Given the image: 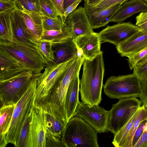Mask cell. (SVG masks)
Returning <instances> with one entry per match:
<instances>
[{"mask_svg": "<svg viewBox=\"0 0 147 147\" xmlns=\"http://www.w3.org/2000/svg\"><path fill=\"white\" fill-rule=\"evenodd\" d=\"M83 65L79 89L81 100L90 106L98 105L102 100L105 73L102 52L92 60L85 59Z\"/></svg>", "mask_w": 147, "mask_h": 147, "instance_id": "cell-1", "label": "cell"}, {"mask_svg": "<svg viewBox=\"0 0 147 147\" xmlns=\"http://www.w3.org/2000/svg\"><path fill=\"white\" fill-rule=\"evenodd\" d=\"M38 77H34L25 92L16 105L9 130L0 147L9 143L15 146L25 120L32 113L35 103Z\"/></svg>", "mask_w": 147, "mask_h": 147, "instance_id": "cell-2", "label": "cell"}, {"mask_svg": "<svg viewBox=\"0 0 147 147\" xmlns=\"http://www.w3.org/2000/svg\"><path fill=\"white\" fill-rule=\"evenodd\" d=\"M97 133L82 118L75 116L68 121L61 140L65 147H99Z\"/></svg>", "mask_w": 147, "mask_h": 147, "instance_id": "cell-3", "label": "cell"}, {"mask_svg": "<svg viewBox=\"0 0 147 147\" xmlns=\"http://www.w3.org/2000/svg\"><path fill=\"white\" fill-rule=\"evenodd\" d=\"M0 46L18 60L37 76L46 65L36 47L23 43L14 38L13 42L0 40Z\"/></svg>", "mask_w": 147, "mask_h": 147, "instance_id": "cell-4", "label": "cell"}, {"mask_svg": "<svg viewBox=\"0 0 147 147\" xmlns=\"http://www.w3.org/2000/svg\"><path fill=\"white\" fill-rule=\"evenodd\" d=\"M103 87L105 94L112 99L140 98L142 93L140 80L134 73L111 76L107 79Z\"/></svg>", "mask_w": 147, "mask_h": 147, "instance_id": "cell-5", "label": "cell"}, {"mask_svg": "<svg viewBox=\"0 0 147 147\" xmlns=\"http://www.w3.org/2000/svg\"><path fill=\"white\" fill-rule=\"evenodd\" d=\"M85 60L84 57L78 56L71 60L54 86L48 100L55 105L65 117V103L69 86Z\"/></svg>", "mask_w": 147, "mask_h": 147, "instance_id": "cell-6", "label": "cell"}, {"mask_svg": "<svg viewBox=\"0 0 147 147\" xmlns=\"http://www.w3.org/2000/svg\"><path fill=\"white\" fill-rule=\"evenodd\" d=\"M34 77L37 76L32 71L26 70L0 80V99L2 105L17 104Z\"/></svg>", "mask_w": 147, "mask_h": 147, "instance_id": "cell-7", "label": "cell"}, {"mask_svg": "<svg viewBox=\"0 0 147 147\" xmlns=\"http://www.w3.org/2000/svg\"><path fill=\"white\" fill-rule=\"evenodd\" d=\"M142 103L136 97L119 99L109 110L108 131L116 134L129 120Z\"/></svg>", "mask_w": 147, "mask_h": 147, "instance_id": "cell-8", "label": "cell"}, {"mask_svg": "<svg viewBox=\"0 0 147 147\" xmlns=\"http://www.w3.org/2000/svg\"><path fill=\"white\" fill-rule=\"evenodd\" d=\"M71 60L59 64L51 63L45 67L43 72L37 77L35 104L49 99L54 86Z\"/></svg>", "mask_w": 147, "mask_h": 147, "instance_id": "cell-9", "label": "cell"}, {"mask_svg": "<svg viewBox=\"0 0 147 147\" xmlns=\"http://www.w3.org/2000/svg\"><path fill=\"white\" fill-rule=\"evenodd\" d=\"M46 117L41 104H35L31 115L26 147H46Z\"/></svg>", "mask_w": 147, "mask_h": 147, "instance_id": "cell-10", "label": "cell"}, {"mask_svg": "<svg viewBox=\"0 0 147 147\" xmlns=\"http://www.w3.org/2000/svg\"><path fill=\"white\" fill-rule=\"evenodd\" d=\"M75 116L80 117L91 126L97 133L107 132L109 111L98 105L90 106L80 102Z\"/></svg>", "mask_w": 147, "mask_h": 147, "instance_id": "cell-11", "label": "cell"}, {"mask_svg": "<svg viewBox=\"0 0 147 147\" xmlns=\"http://www.w3.org/2000/svg\"><path fill=\"white\" fill-rule=\"evenodd\" d=\"M140 30L137 26L129 22L119 23L108 26L98 34L101 41L113 44L117 47Z\"/></svg>", "mask_w": 147, "mask_h": 147, "instance_id": "cell-12", "label": "cell"}, {"mask_svg": "<svg viewBox=\"0 0 147 147\" xmlns=\"http://www.w3.org/2000/svg\"><path fill=\"white\" fill-rule=\"evenodd\" d=\"M46 117L47 133L61 139L68 123L55 105L47 100L40 104Z\"/></svg>", "mask_w": 147, "mask_h": 147, "instance_id": "cell-13", "label": "cell"}, {"mask_svg": "<svg viewBox=\"0 0 147 147\" xmlns=\"http://www.w3.org/2000/svg\"><path fill=\"white\" fill-rule=\"evenodd\" d=\"M65 23L74 40L79 36L94 32L84 7L80 6L71 12Z\"/></svg>", "mask_w": 147, "mask_h": 147, "instance_id": "cell-14", "label": "cell"}, {"mask_svg": "<svg viewBox=\"0 0 147 147\" xmlns=\"http://www.w3.org/2000/svg\"><path fill=\"white\" fill-rule=\"evenodd\" d=\"M74 40L79 55L85 59L92 60L102 51L100 50L102 41L98 33L94 32L81 36Z\"/></svg>", "mask_w": 147, "mask_h": 147, "instance_id": "cell-15", "label": "cell"}, {"mask_svg": "<svg viewBox=\"0 0 147 147\" xmlns=\"http://www.w3.org/2000/svg\"><path fill=\"white\" fill-rule=\"evenodd\" d=\"M11 21L14 38L23 43L36 48L39 40H36L32 37L20 11L17 6L12 11Z\"/></svg>", "mask_w": 147, "mask_h": 147, "instance_id": "cell-16", "label": "cell"}, {"mask_svg": "<svg viewBox=\"0 0 147 147\" xmlns=\"http://www.w3.org/2000/svg\"><path fill=\"white\" fill-rule=\"evenodd\" d=\"M0 68V80L9 78L27 70L18 60L1 46Z\"/></svg>", "mask_w": 147, "mask_h": 147, "instance_id": "cell-17", "label": "cell"}, {"mask_svg": "<svg viewBox=\"0 0 147 147\" xmlns=\"http://www.w3.org/2000/svg\"><path fill=\"white\" fill-rule=\"evenodd\" d=\"M147 47V32L140 30L116 47V49L121 57H128Z\"/></svg>", "mask_w": 147, "mask_h": 147, "instance_id": "cell-18", "label": "cell"}, {"mask_svg": "<svg viewBox=\"0 0 147 147\" xmlns=\"http://www.w3.org/2000/svg\"><path fill=\"white\" fill-rule=\"evenodd\" d=\"M53 48L54 54V64L64 63L80 56L78 49L72 37L53 44Z\"/></svg>", "mask_w": 147, "mask_h": 147, "instance_id": "cell-19", "label": "cell"}, {"mask_svg": "<svg viewBox=\"0 0 147 147\" xmlns=\"http://www.w3.org/2000/svg\"><path fill=\"white\" fill-rule=\"evenodd\" d=\"M121 4L113 5L106 9L96 10L92 7H84L92 29L107 25L120 8Z\"/></svg>", "mask_w": 147, "mask_h": 147, "instance_id": "cell-20", "label": "cell"}, {"mask_svg": "<svg viewBox=\"0 0 147 147\" xmlns=\"http://www.w3.org/2000/svg\"><path fill=\"white\" fill-rule=\"evenodd\" d=\"M78 72L73 78L69 86L65 103V115L66 120H69L76 115V111L80 102L78 95L80 80Z\"/></svg>", "mask_w": 147, "mask_h": 147, "instance_id": "cell-21", "label": "cell"}, {"mask_svg": "<svg viewBox=\"0 0 147 147\" xmlns=\"http://www.w3.org/2000/svg\"><path fill=\"white\" fill-rule=\"evenodd\" d=\"M147 11V3L143 0L126 1L111 18L110 22L120 23L135 14Z\"/></svg>", "mask_w": 147, "mask_h": 147, "instance_id": "cell-22", "label": "cell"}, {"mask_svg": "<svg viewBox=\"0 0 147 147\" xmlns=\"http://www.w3.org/2000/svg\"><path fill=\"white\" fill-rule=\"evenodd\" d=\"M19 10L32 37L40 40L44 31L42 15L37 12Z\"/></svg>", "mask_w": 147, "mask_h": 147, "instance_id": "cell-23", "label": "cell"}, {"mask_svg": "<svg viewBox=\"0 0 147 147\" xmlns=\"http://www.w3.org/2000/svg\"><path fill=\"white\" fill-rule=\"evenodd\" d=\"M17 104L2 105L0 109V145L9 128L15 108Z\"/></svg>", "mask_w": 147, "mask_h": 147, "instance_id": "cell-24", "label": "cell"}, {"mask_svg": "<svg viewBox=\"0 0 147 147\" xmlns=\"http://www.w3.org/2000/svg\"><path fill=\"white\" fill-rule=\"evenodd\" d=\"M12 10L0 13V40L13 42L14 37L11 21Z\"/></svg>", "mask_w": 147, "mask_h": 147, "instance_id": "cell-25", "label": "cell"}, {"mask_svg": "<svg viewBox=\"0 0 147 147\" xmlns=\"http://www.w3.org/2000/svg\"><path fill=\"white\" fill-rule=\"evenodd\" d=\"M142 109V106L139 108L128 122L115 135L112 142L116 147H123L128 136L131 129L134 123Z\"/></svg>", "mask_w": 147, "mask_h": 147, "instance_id": "cell-26", "label": "cell"}, {"mask_svg": "<svg viewBox=\"0 0 147 147\" xmlns=\"http://www.w3.org/2000/svg\"><path fill=\"white\" fill-rule=\"evenodd\" d=\"M71 37V34L66 26L61 31L44 30L40 39L49 41L53 44L63 41Z\"/></svg>", "mask_w": 147, "mask_h": 147, "instance_id": "cell-27", "label": "cell"}, {"mask_svg": "<svg viewBox=\"0 0 147 147\" xmlns=\"http://www.w3.org/2000/svg\"><path fill=\"white\" fill-rule=\"evenodd\" d=\"M36 48L43 59L46 66L53 63L54 54L52 43L49 41L40 39Z\"/></svg>", "mask_w": 147, "mask_h": 147, "instance_id": "cell-28", "label": "cell"}, {"mask_svg": "<svg viewBox=\"0 0 147 147\" xmlns=\"http://www.w3.org/2000/svg\"><path fill=\"white\" fill-rule=\"evenodd\" d=\"M38 8L42 15L54 18L59 16L51 0H36Z\"/></svg>", "mask_w": 147, "mask_h": 147, "instance_id": "cell-29", "label": "cell"}, {"mask_svg": "<svg viewBox=\"0 0 147 147\" xmlns=\"http://www.w3.org/2000/svg\"><path fill=\"white\" fill-rule=\"evenodd\" d=\"M42 25L44 30H62L66 26L61 17L58 16L52 18L42 15Z\"/></svg>", "mask_w": 147, "mask_h": 147, "instance_id": "cell-30", "label": "cell"}, {"mask_svg": "<svg viewBox=\"0 0 147 147\" xmlns=\"http://www.w3.org/2000/svg\"><path fill=\"white\" fill-rule=\"evenodd\" d=\"M141 111L135 120L123 147H132V139L134 133L141 122L147 118V105L143 104Z\"/></svg>", "mask_w": 147, "mask_h": 147, "instance_id": "cell-31", "label": "cell"}, {"mask_svg": "<svg viewBox=\"0 0 147 147\" xmlns=\"http://www.w3.org/2000/svg\"><path fill=\"white\" fill-rule=\"evenodd\" d=\"M31 114L27 118L22 125L16 144L14 146L16 147H26Z\"/></svg>", "mask_w": 147, "mask_h": 147, "instance_id": "cell-32", "label": "cell"}, {"mask_svg": "<svg viewBox=\"0 0 147 147\" xmlns=\"http://www.w3.org/2000/svg\"><path fill=\"white\" fill-rule=\"evenodd\" d=\"M127 59L131 70L136 65L142 64L147 60V47Z\"/></svg>", "mask_w": 147, "mask_h": 147, "instance_id": "cell-33", "label": "cell"}, {"mask_svg": "<svg viewBox=\"0 0 147 147\" xmlns=\"http://www.w3.org/2000/svg\"><path fill=\"white\" fill-rule=\"evenodd\" d=\"M16 2L17 7L20 10L36 12L41 14L37 6L36 0H17Z\"/></svg>", "mask_w": 147, "mask_h": 147, "instance_id": "cell-34", "label": "cell"}, {"mask_svg": "<svg viewBox=\"0 0 147 147\" xmlns=\"http://www.w3.org/2000/svg\"><path fill=\"white\" fill-rule=\"evenodd\" d=\"M133 69V73L140 80L147 78V60L142 64L135 66Z\"/></svg>", "mask_w": 147, "mask_h": 147, "instance_id": "cell-35", "label": "cell"}, {"mask_svg": "<svg viewBox=\"0 0 147 147\" xmlns=\"http://www.w3.org/2000/svg\"><path fill=\"white\" fill-rule=\"evenodd\" d=\"M127 0H103L97 5L94 7H90L96 10L107 9L115 4H122Z\"/></svg>", "mask_w": 147, "mask_h": 147, "instance_id": "cell-36", "label": "cell"}, {"mask_svg": "<svg viewBox=\"0 0 147 147\" xmlns=\"http://www.w3.org/2000/svg\"><path fill=\"white\" fill-rule=\"evenodd\" d=\"M136 25L140 30L147 32V11L141 12L136 17Z\"/></svg>", "mask_w": 147, "mask_h": 147, "instance_id": "cell-37", "label": "cell"}, {"mask_svg": "<svg viewBox=\"0 0 147 147\" xmlns=\"http://www.w3.org/2000/svg\"><path fill=\"white\" fill-rule=\"evenodd\" d=\"M65 147L61 139L47 133L46 140V147Z\"/></svg>", "mask_w": 147, "mask_h": 147, "instance_id": "cell-38", "label": "cell"}, {"mask_svg": "<svg viewBox=\"0 0 147 147\" xmlns=\"http://www.w3.org/2000/svg\"><path fill=\"white\" fill-rule=\"evenodd\" d=\"M147 123V118L143 120L140 124L134 135L132 141V147H134L142 136Z\"/></svg>", "mask_w": 147, "mask_h": 147, "instance_id": "cell-39", "label": "cell"}, {"mask_svg": "<svg viewBox=\"0 0 147 147\" xmlns=\"http://www.w3.org/2000/svg\"><path fill=\"white\" fill-rule=\"evenodd\" d=\"M16 7V2L14 0H0V13L12 10Z\"/></svg>", "mask_w": 147, "mask_h": 147, "instance_id": "cell-40", "label": "cell"}, {"mask_svg": "<svg viewBox=\"0 0 147 147\" xmlns=\"http://www.w3.org/2000/svg\"><path fill=\"white\" fill-rule=\"evenodd\" d=\"M82 0H78L69 5L65 11L61 19L63 22L65 23L68 16L73 11L75 10L79 3Z\"/></svg>", "mask_w": 147, "mask_h": 147, "instance_id": "cell-41", "label": "cell"}, {"mask_svg": "<svg viewBox=\"0 0 147 147\" xmlns=\"http://www.w3.org/2000/svg\"><path fill=\"white\" fill-rule=\"evenodd\" d=\"M134 147H147V123L142 134Z\"/></svg>", "mask_w": 147, "mask_h": 147, "instance_id": "cell-42", "label": "cell"}, {"mask_svg": "<svg viewBox=\"0 0 147 147\" xmlns=\"http://www.w3.org/2000/svg\"><path fill=\"white\" fill-rule=\"evenodd\" d=\"M142 90V95L139 98L143 104L147 105V78L140 80Z\"/></svg>", "mask_w": 147, "mask_h": 147, "instance_id": "cell-43", "label": "cell"}, {"mask_svg": "<svg viewBox=\"0 0 147 147\" xmlns=\"http://www.w3.org/2000/svg\"><path fill=\"white\" fill-rule=\"evenodd\" d=\"M58 13L59 16L62 19L65 12L63 7L64 0H51Z\"/></svg>", "mask_w": 147, "mask_h": 147, "instance_id": "cell-44", "label": "cell"}, {"mask_svg": "<svg viewBox=\"0 0 147 147\" xmlns=\"http://www.w3.org/2000/svg\"><path fill=\"white\" fill-rule=\"evenodd\" d=\"M103 0H84V7H94Z\"/></svg>", "mask_w": 147, "mask_h": 147, "instance_id": "cell-45", "label": "cell"}, {"mask_svg": "<svg viewBox=\"0 0 147 147\" xmlns=\"http://www.w3.org/2000/svg\"><path fill=\"white\" fill-rule=\"evenodd\" d=\"M78 0H64L63 7L65 11L67 8L71 4Z\"/></svg>", "mask_w": 147, "mask_h": 147, "instance_id": "cell-46", "label": "cell"}, {"mask_svg": "<svg viewBox=\"0 0 147 147\" xmlns=\"http://www.w3.org/2000/svg\"><path fill=\"white\" fill-rule=\"evenodd\" d=\"M145 2L147 3V0H143Z\"/></svg>", "mask_w": 147, "mask_h": 147, "instance_id": "cell-47", "label": "cell"}, {"mask_svg": "<svg viewBox=\"0 0 147 147\" xmlns=\"http://www.w3.org/2000/svg\"><path fill=\"white\" fill-rule=\"evenodd\" d=\"M1 0V1H8V0Z\"/></svg>", "mask_w": 147, "mask_h": 147, "instance_id": "cell-48", "label": "cell"}, {"mask_svg": "<svg viewBox=\"0 0 147 147\" xmlns=\"http://www.w3.org/2000/svg\"><path fill=\"white\" fill-rule=\"evenodd\" d=\"M130 0H127L126 1H129Z\"/></svg>", "mask_w": 147, "mask_h": 147, "instance_id": "cell-49", "label": "cell"}, {"mask_svg": "<svg viewBox=\"0 0 147 147\" xmlns=\"http://www.w3.org/2000/svg\"><path fill=\"white\" fill-rule=\"evenodd\" d=\"M14 0L15 1H17V0Z\"/></svg>", "mask_w": 147, "mask_h": 147, "instance_id": "cell-50", "label": "cell"}]
</instances>
